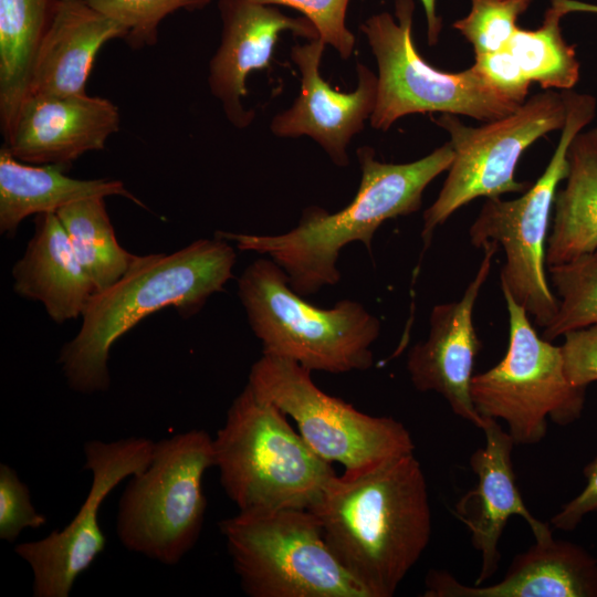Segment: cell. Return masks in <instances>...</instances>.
I'll return each instance as SVG.
<instances>
[{"label": "cell", "mask_w": 597, "mask_h": 597, "mask_svg": "<svg viewBox=\"0 0 597 597\" xmlns=\"http://www.w3.org/2000/svg\"><path fill=\"white\" fill-rule=\"evenodd\" d=\"M310 511L344 568L370 597H391L429 544L432 521L413 453L336 475Z\"/></svg>", "instance_id": "cell-1"}, {"label": "cell", "mask_w": 597, "mask_h": 597, "mask_svg": "<svg viewBox=\"0 0 597 597\" xmlns=\"http://www.w3.org/2000/svg\"><path fill=\"white\" fill-rule=\"evenodd\" d=\"M356 154L360 184L354 199L339 211L329 213L317 206L305 208L297 226L277 235L226 231H217L216 235L234 242L242 251L268 254L302 296L337 284L341 250L359 241L370 252L377 229L389 219L417 212L426 188L450 168L454 158L449 142L405 164L379 161L369 146L358 148Z\"/></svg>", "instance_id": "cell-2"}, {"label": "cell", "mask_w": 597, "mask_h": 597, "mask_svg": "<svg viewBox=\"0 0 597 597\" xmlns=\"http://www.w3.org/2000/svg\"><path fill=\"white\" fill-rule=\"evenodd\" d=\"M234 249L219 237L200 239L170 253L136 255L113 285L95 293L82 314L80 331L59 355L69 387L80 394L111 386L109 352L144 317L174 307L197 314L233 277Z\"/></svg>", "instance_id": "cell-3"}, {"label": "cell", "mask_w": 597, "mask_h": 597, "mask_svg": "<svg viewBox=\"0 0 597 597\" xmlns=\"http://www.w3.org/2000/svg\"><path fill=\"white\" fill-rule=\"evenodd\" d=\"M212 444L221 486L239 511L311 510L337 475L249 384Z\"/></svg>", "instance_id": "cell-4"}, {"label": "cell", "mask_w": 597, "mask_h": 597, "mask_svg": "<svg viewBox=\"0 0 597 597\" xmlns=\"http://www.w3.org/2000/svg\"><path fill=\"white\" fill-rule=\"evenodd\" d=\"M238 294L262 354L294 360L311 371L343 374L371 367L380 322L359 302L346 298L329 308L315 306L265 258L245 268Z\"/></svg>", "instance_id": "cell-5"}, {"label": "cell", "mask_w": 597, "mask_h": 597, "mask_svg": "<svg viewBox=\"0 0 597 597\" xmlns=\"http://www.w3.org/2000/svg\"><path fill=\"white\" fill-rule=\"evenodd\" d=\"M213 438L200 429L155 442L149 465L132 475L118 501L116 534L129 552L177 565L198 542L214 467Z\"/></svg>", "instance_id": "cell-6"}, {"label": "cell", "mask_w": 597, "mask_h": 597, "mask_svg": "<svg viewBox=\"0 0 597 597\" xmlns=\"http://www.w3.org/2000/svg\"><path fill=\"white\" fill-rule=\"evenodd\" d=\"M219 528L250 597H370L334 555L310 510L239 511Z\"/></svg>", "instance_id": "cell-7"}, {"label": "cell", "mask_w": 597, "mask_h": 597, "mask_svg": "<svg viewBox=\"0 0 597 597\" xmlns=\"http://www.w3.org/2000/svg\"><path fill=\"white\" fill-rule=\"evenodd\" d=\"M566 119L558 144L541 177L521 197L488 198L470 227L475 248L486 241L505 253L501 287L544 328L554 317L558 300L546 276V243L557 186L568 174L567 149L572 139L595 117L596 100L587 93L562 92Z\"/></svg>", "instance_id": "cell-8"}, {"label": "cell", "mask_w": 597, "mask_h": 597, "mask_svg": "<svg viewBox=\"0 0 597 597\" xmlns=\"http://www.w3.org/2000/svg\"><path fill=\"white\" fill-rule=\"evenodd\" d=\"M413 12V0H395L394 14H373L360 25L378 67L373 128L386 132L399 118L418 113L463 115L486 123L519 108L472 65L449 73L427 63L412 38Z\"/></svg>", "instance_id": "cell-9"}, {"label": "cell", "mask_w": 597, "mask_h": 597, "mask_svg": "<svg viewBox=\"0 0 597 597\" xmlns=\"http://www.w3.org/2000/svg\"><path fill=\"white\" fill-rule=\"evenodd\" d=\"M565 119L563 94L552 90L537 93L511 114L476 127L463 124L453 114L433 118L448 133L454 158L437 199L423 212L425 248L434 230L473 199L526 191L530 185L515 179L521 156L537 139L562 130Z\"/></svg>", "instance_id": "cell-10"}, {"label": "cell", "mask_w": 597, "mask_h": 597, "mask_svg": "<svg viewBox=\"0 0 597 597\" xmlns=\"http://www.w3.org/2000/svg\"><path fill=\"white\" fill-rule=\"evenodd\" d=\"M509 313L505 356L471 380V397L482 418L502 419L515 444H535L547 431V418L559 426L575 421L585 388L569 383L561 346L538 336L528 314L502 291Z\"/></svg>", "instance_id": "cell-11"}, {"label": "cell", "mask_w": 597, "mask_h": 597, "mask_svg": "<svg viewBox=\"0 0 597 597\" xmlns=\"http://www.w3.org/2000/svg\"><path fill=\"white\" fill-rule=\"evenodd\" d=\"M298 363L262 354L252 365L249 386L297 425L298 433L323 460L344 471L366 469L413 453L404 423L364 413L320 389Z\"/></svg>", "instance_id": "cell-12"}, {"label": "cell", "mask_w": 597, "mask_h": 597, "mask_svg": "<svg viewBox=\"0 0 597 597\" xmlns=\"http://www.w3.org/2000/svg\"><path fill=\"white\" fill-rule=\"evenodd\" d=\"M154 446L155 441L143 437L84 443V469L91 471L92 483L76 515L64 528L14 546L32 570L34 597L70 596L76 579L105 549L98 521L103 502L123 480L149 465Z\"/></svg>", "instance_id": "cell-13"}, {"label": "cell", "mask_w": 597, "mask_h": 597, "mask_svg": "<svg viewBox=\"0 0 597 597\" xmlns=\"http://www.w3.org/2000/svg\"><path fill=\"white\" fill-rule=\"evenodd\" d=\"M481 249L483 259L462 297L432 308L427 339L412 346L407 357V370L417 390L440 394L457 416L480 429L483 418L471 397L473 365L482 346L473 324V310L499 244L486 241Z\"/></svg>", "instance_id": "cell-14"}, {"label": "cell", "mask_w": 597, "mask_h": 597, "mask_svg": "<svg viewBox=\"0 0 597 597\" xmlns=\"http://www.w3.org/2000/svg\"><path fill=\"white\" fill-rule=\"evenodd\" d=\"M325 46L318 36L292 48L291 59L301 74V92L287 109L272 118L270 129L282 138L307 136L334 165L346 167L349 163L347 146L375 109L377 75L357 63L355 90L336 91L320 73Z\"/></svg>", "instance_id": "cell-15"}, {"label": "cell", "mask_w": 597, "mask_h": 597, "mask_svg": "<svg viewBox=\"0 0 597 597\" xmlns=\"http://www.w3.org/2000/svg\"><path fill=\"white\" fill-rule=\"evenodd\" d=\"M119 123L117 106L104 97L29 94L3 147L20 161L66 169L83 154L103 149Z\"/></svg>", "instance_id": "cell-16"}, {"label": "cell", "mask_w": 597, "mask_h": 597, "mask_svg": "<svg viewBox=\"0 0 597 597\" xmlns=\"http://www.w3.org/2000/svg\"><path fill=\"white\" fill-rule=\"evenodd\" d=\"M218 8L222 21L221 41L209 62L208 84L227 119L242 129L254 119V112L242 103L248 93L247 77L253 71L270 66L279 35L291 31L313 40L318 33L305 17H289L275 6L252 0H219Z\"/></svg>", "instance_id": "cell-17"}, {"label": "cell", "mask_w": 597, "mask_h": 597, "mask_svg": "<svg viewBox=\"0 0 597 597\" xmlns=\"http://www.w3.org/2000/svg\"><path fill=\"white\" fill-rule=\"evenodd\" d=\"M481 429L485 446L470 458L478 483L459 500L453 512L469 528L472 545L481 553V570L475 585H482L498 570L499 542L510 517H523L535 540L552 533L548 524L536 520L522 500L512 464L515 443L509 432L503 431L493 418H483Z\"/></svg>", "instance_id": "cell-18"}, {"label": "cell", "mask_w": 597, "mask_h": 597, "mask_svg": "<svg viewBox=\"0 0 597 597\" xmlns=\"http://www.w3.org/2000/svg\"><path fill=\"white\" fill-rule=\"evenodd\" d=\"M425 597H595L597 564L584 549L555 540L537 538L512 561L504 578L493 585L467 586L446 570L431 569Z\"/></svg>", "instance_id": "cell-19"}, {"label": "cell", "mask_w": 597, "mask_h": 597, "mask_svg": "<svg viewBox=\"0 0 597 597\" xmlns=\"http://www.w3.org/2000/svg\"><path fill=\"white\" fill-rule=\"evenodd\" d=\"M126 35L123 25L85 0H59L35 59L29 94H86L98 51L106 42Z\"/></svg>", "instance_id": "cell-20"}, {"label": "cell", "mask_w": 597, "mask_h": 597, "mask_svg": "<svg viewBox=\"0 0 597 597\" xmlns=\"http://www.w3.org/2000/svg\"><path fill=\"white\" fill-rule=\"evenodd\" d=\"M12 277L15 293L41 302L57 324L82 316L97 292L55 212L36 214L34 234Z\"/></svg>", "instance_id": "cell-21"}, {"label": "cell", "mask_w": 597, "mask_h": 597, "mask_svg": "<svg viewBox=\"0 0 597 597\" xmlns=\"http://www.w3.org/2000/svg\"><path fill=\"white\" fill-rule=\"evenodd\" d=\"M54 165H31L0 150V232L12 237L31 214L56 212L64 206L88 198L122 196L139 205L119 180L75 179Z\"/></svg>", "instance_id": "cell-22"}, {"label": "cell", "mask_w": 597, "mask_h": 597, "mask_svg": "<svg viewBox=\"0 0 597 597\" xmlns=\"http://www.w3.org/2000/svg\"><path fill=\"white\" fill-rule=\"evenodd\" d=\"M566 185L556 191L547 238V266L568 262L597 248V126L579 132L567 149Z\"/></svg>", "instance_id": "cell-23"}, {"label": "cell", "mask_w": 597, "mask_h": 597, "mask_svg": "<svg viewBox=\"0 0 597 597\" xmlns=\"http://www.w3.org/2000/svg\"><path fill=\"white\" fill-rule=\"evenodd\" d=\"M59 0H0V124L6 139L29 94L41 43Z\"/></svg>", "instance_id": "cell-24"}, {"label": "cell", "mask_w": 597, "mask_h": 597, "mask_svg": "<svg viewBox=\"0 0 597 597\" xmlns=\"http://www.w3.org/2000/svg\"><path fill=\"white\" fill-rule=\"evenodd\" d=\"M55 213L97 292L116 283L127 272L136 254L117 242L104 198L75 201Z\"/></svg>", "instance_id": "cell-25"}, {"label": "cell", "mask_w": 597, "mask_h": 597, "mask_svg": "<svg viewBox=\"0 0 597 597\" xmlns=\"http://www.w3.org/2000/svg\"><path fill=\"white\" fill-rule=\"evenodd\" d=\"M567 13L564 0H551L542 24L534 30L517 27L506 48L526 77L543 90H572L579 80L575 45L565 41L561 29Z\"/></svg>", "instance_id": "cell-26"}, {"label": "cell", "mask_w": 597, "mask_h": 597, "mask_svg": "<svg viewBox=\"0 0 597 597\" xmlns=\"http://www.w3.org/2000/svg\"><path fill=\"white\" fill-rule=\"evenodd\" d=\"M547 269L558 306L541 336L552 342L569 331L597 323V248Z\"/></svg>", "instance_id": "cell-27"}, {"label": "cell", "mask_w": 597, "mask_h": 597, "mask_svg": "<svg viewBox=\"0 0 597 597\" xmlns=\"http://www.w3.org/2000/svg\"><path fill=\"white\" fill-rule=\"evenodd\" d=\"M532 0H471L470 12L452 27L473 46L474 54L493 53L507 48L517 29L516 21Z\"/></svg>", "instance_id": "cell-28"}, {"label": "cell", "mask_w": 597, "mask_h": 597, "mask_svg": "<svg viewBox=\"0 0 597 597\" xmlns=\"http://www.w3.org/2000/svg\"><path fill=\"white\" fill-rule=\"evenodd\" d=\"M93 9L123 25L125 41L133 49L154 45L158 27L169 14L179 9L193 10L209 0H85Z\"/></svg>", "instance_id": "cell-29"}, {"label": "cell", "mask_w": 597, "mask_h": 597, "mask_svg": "<svg viewBox=\"0 0 597 597\" xmlns=\"http://www.w3.org/2000/svg\"><path fill=\"white\" fill-rule=\"evenodd\" d=\"M269 6H285L300 11L316 28L326 45L333 46L342 59H348L355 36L346 27L349 0H252Z\"/></svg>", "instance_id": "cell-30"}, {"label": "cell", "mask_w": 597, "mask_h": 597, "mask_svg": "<svg viewBox=\"0 0 597 597\" xmlns=\"http://www.w3.org/2000/svg\"><path fill=\"white\" fill-rule=\"evenodd\" d=\"M46 517L34 507L29 486L20 480L15 469L0 464V538L17 541L24 528H40Z\"/></svg>", "instance_id": "cell-31"}, {"label": "cell", "mask_w": 597, "mask_h": 597, "mask_svg": "<svg viewBox=\"0 0 597 597\" xmlns=\"http://www.w3.org/2000/svg\"><path fill=\"white\" fill-rule=\"evenodd\" d=\"M472 66L504 97L519 105L526 101L532 82L507 49L475 55Z\"/></svg>", "instance_id": "cell-32"}, {"label": "cell", "mask_w": 597, "mask_h": 597, "mask_svg": "<svg viewBox=\"0 0 597 597\" xmlns=\"http://www.w3.org/2000/svg\"><path fill=\"white\" fill-rule=\"evenodd\" d=\"M563 336L561 349L566 377L572 385L586 388L597 381V323Z\"/></svg>", "instance_id": "cell-33"}, {"label": "cell", "mask_w": 597, "mask_h": 597, "mask_svg": "<svg viewBox=\"0 0 597 597\" xmlns=\"http://www.w3.org/2000/svg\"><path fill=\"white\" fill-rule=\"evenodd\" d=\"M584 473L587 485L583 492L552 517L551 522L556 528L572 531L586 514L597 511V458L585 468Z\"/></svg>", "instance_id": "cell-34"}, {"label": "cell", "mask_w": 597, "mask_h": 597, "mask_svg": "<svg viewBox=\"0 0 597 597\" xmlns=\"http://www.w3.org/2000/svg\"><path fill=\"white\" fill-rule=\"evenodd\" d=\"M420 2L426 14L428 44L434 45L442 30V18L437 12V0H420Z\"/></svg>", "instance_id": "cell-35"}, {"label": "cell", "mask_w": 597, "mask_h": 597, "mask_svg": "<svg viewBox=\"0 0 597 597\" xmlns=\"http://www.w3.org/2000/svg\"><path fill=\"white\" fill-rule=\"evenodd\" d=\"M569 12H591L597 13V4L586 3L577 0H564Z\"/></svg>", "instance_id": "cell-36"}]
</instances>
